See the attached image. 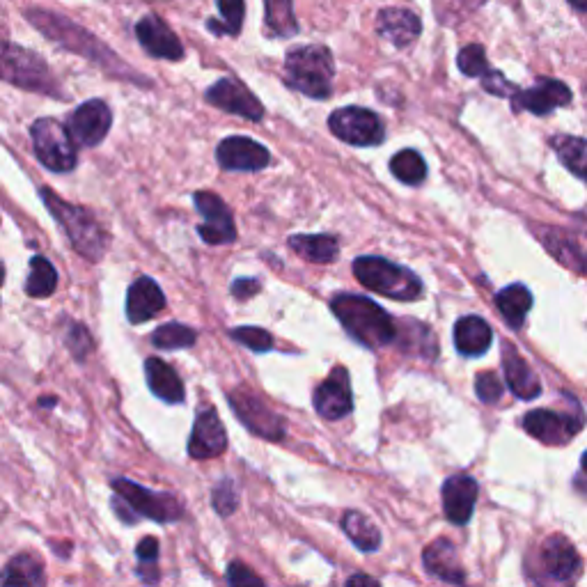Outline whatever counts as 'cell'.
<instances>
[{"label": "cell", "mask_w": 587, "mask_h": 587, "mask_svg": "<svg viewBox=\"0 0 587 587\" xmlns=\"http://www.w3.org/2000/svg\"><path fill=\"white\" fill-rule=\"evenodd\" d=\"M26 19L33 23L39 33L53 39V42H58L62 49L92 60L95 65L104 67L108 74H113L117 78H129L133 83L143 81V76L131 72L127 62L117 58L104 42H99L95 35L88 33V30L81 26H76V23L69 19L60 17V14L49 10H26Z\"/></svg>", "instance_id": "6da1fadb"}, {"label": "cell", "mask_w": 587, "mask_h": 587, "mask_svg": "<svg viewBox=\"0 0 587 587\" xmlns=\"http://www.w3.org/2000/svg\"><path fill=\"white\" fill-rule=\"evenodd\" d=\"M331 310L351 338L367 349H379L397 340L393 317L379 303L358 294H338L331 299Z\"/></svg>", "instance_id": "7a4b0ae2"}, {"label": "cell", "mask_w": 587, "mask_h": 587, "mask_svg": "<svg viewBox=\"0 0 587 587\" xmlns=\"http://www.w3.org/2000/svg\"><path fill=\"white\" fill-rule=\"evenodd\" d=\"M333 53L322 44L296 46L285 56V85L301 95L324 101L333 92Z\"/></svg>", "instance_id": "3957f363"}, {"label": "cell", "mask_w": 587, "mask_h": 587, "mask_svg": "<svg viewBox=\"0 0 587 587\" xmlns=\"http://www.w3.org/2000/svg\"><path fill=\"white\" fill-rule=\"evenodd\" d=\"M111 487L115 491L113 510L127 526L136 523L140 516L156 523H172L184 516L182 503L172 493H156L127 477H115Z\"/></svg>", "instance_id": "277c9868"}, {"label": "cell", "mask_w": 587, "mask_h": 587, "mask_svg": "<svg viewBox=\"0 0 587 587\" xmlns=\"http://www.w3.org/2000/svg\"><path fill=\"white\" fill-rule=\"evenodd\" d=\"M46 209L51 211V216L60 223V228L67 232L69 241L76 248L78 255H83L85 260L99 262L101 257L106 255V244L108 237L104 228H101L99 221L90 214L88 209L76 207L72 202L58 198L51 189H39Z\"/></svg>", "instance_id": "5b68a950"}, {"label": "cell", "mask_w": 587, "mask_h": 587, "mask_svg": "<svg viewBox=\"0 0 587 587\" xmlns=\"http://www.w3.org/2000/svg\"><path fill=\"white\" fill-rule=\"evenodd\" d=\"M0 81L37 95L62 97L60 85L46 60L19 44L0 42Z\"/></svg>", "instance_id": "8992f818"}, {"label": "cell", "mask_w": 587, "mask_h": 587, "mask_svg": "<svg viewBox=\"0 0 587 587\" xmlns=\"http://www.w3.org/2000/svg\"><path fill=\"white\" fill-rule=\"evenodd\" d=\"M354 276L360 285L393 301H418L425 292L416 273L383 257H358L354 262Z\"/></svg>", "instance_id": "52a82bcc"}, {"label": "cell", "mask_w": 587, "mask_h": 587, "mask_svg": "<svg viewBox=\"0 0 587 587\" xmlns=\"http://www.w3.org/2000/svg\"><path fill=\"white\" fill-rule=\"evenodd\" d=\"M30 136H33L37 161L46 170L65 175V172H72L76 168V143L69 129L56 117H39L30 127Z\"/></svg>", "instance_id": "ba28073f"}, {"label": "cell", "mask_w": 587, "mask_h": 587, "mask_svg": "<svg viewBox=\"0 0 587 587\" xmlns=\"http://www.w3.org/2000/svg\"><path fill=\"white\" fill-rule=\"evenodd\" d=\"M328 129L342 143L356 147L381 145L383 138H386V127H383L381 117L360 106H344L333 111L328 117Z\"/></svg>", "instance_id": "9c48e42d"}, {"label": "cell", "mask_w": 587, "mask_h": 587, "mask_svg": "<svg viewBox=\"0 0 587 587\" xmlns=\"http://www.w3.org/2000/svg\"><path fill=\"white\" fill-rule=\"evenodd\" d=\"M228 402L234 416L241 420V425L248 427V432L266 438V441H283L287 434L285 420L264 399L250 393L248 388H237L228 395Z\"/></svg>", "instance_id": "30bf717a"}, {"label": "cell", "mask_w": 587, "mask_h": 587, "mask_svg": "<svg viewBox=\"0 0 587 587\" xmlns=\"http://www.w3.org/2000/svg\"><path fill=\"white\" fill-rule=\"evenodd\" d=\"M193 205L200 211L205 221L200 223V237L209 246H225L237 241V225H234L232 209L225 205L223 198H218L211 191H198L193 195Z\"/></svg>", "instance_id": "8fae6325"}, {"label": "cell", "mask_w": 587, "mask_h": 587, "mask_svg": "<svg viewBox=\"0 0 587 587\" xmlns=\"http://www.w3.org/2000/svg\"><path fill=\"white\" fill-rule=\"evenodd\" d=\"M205 99L211 106L221 108V111L230 115H239L250 122L264 120V106L253 92L246 88V83H241L237 76H225L211 85L205 92Z\"/></svg>", "instance_id": "7c38bea8"}, {"label": "cell", "mask_w": 587, "mask_h": 587, "mask_svg": "<svg viewBox=\"0 0 587 587\" xmlns=\"http://www.w3.org/2000/svg\"><path fill=\"white\" fill-rule=\"evenodd\" d=\"M583 425L585 418L581 411L576 416H571V413L535 409L526 413V418H523V429L546 445H565L581 432Z\"/></svg>", "instance_id": "4fadbf2b"}, {"label": "cell", "mask_w": 587, "mask_h": 587, "mask_svg": "<svg viewBox=\"0 0 587 587\" xmlns=\"http://www.w3.org/2000/svg\"><path fill=\"white\" fill-rule=\"evenodd\" d=\"M113 127V113L104 99H90L69 117L67 129L74 143L81 147H97Z\"/></svg>", "instance_id": "5bb4252c"}, {"label": "cell", "mask_w": 587, "mask_h": 587, "mask_svg": "<svg viewBox=\"0 0 587 587\" xmlns=\"http://www.w3.org/2000/svg\"><path fill=\"white\" fill-rule=\"evenodd\" d=\"M225 450H228V432H225L221 416L214 406H202L189 436V457L207 461L221 457Z\"/></svg>", "instance_id": "9a60e30c"}, {"label": "cell", "mask_w": 587, "mask_h": 587, "mask_svg": "<svg viewBox=\"0 0 587 587\" xmlns=\"http://www.w3.org/2000/svg\"><path fill=\"white\" fill-rule=\"evenodd\" d=\"M312 404L315 411L324 420H342L354 411V395H351V381L349 372L342 365L328 374V379L322 381L312 395Z\"/></svg>", "instance_id": "2e32d148"}, {"label": "cell", "mask_w": 587, "mask_h": 587, "mask_svg": "<svg viewBox=\"0 0 587 587\" xmlns=\"http://www.w3.org/2000/svg\"><path fill=\"white\" fill-rule=\"evenodd\" d=\"M218 166L230 172H257L271 163V154L264 145L248 136L223 138L216 150Z\"/></svg>", "instance_id": "e0dca14e"}, {"label": "cell", "mask_w": 587, "mask_h": 587, "mask_svg": "<svg viewBox=\"0 0 587 587\" xmlns=\"http://www.w3.org/2000/svg\"><path fill=\"white\" fill-rule=\"evenodd\" d=\"M514 111H528L532 115H549L555 108L567 106L571 101V90L558 78H537V83L528 90H516L512 95Z\"/></svg>", "instance_id": "ac0fdd59"}, {"label": "cell", "mask_w": 587, "mask_h": 587, "mask_svg": "<svg viewBox=\"0 0 587 587\" xmlns=\"http://www.w3.org/2000/svg\"><path fill=\"white\" fill-rule=\"evenodd\" d=\"M136 37L145 46V51L154 58L179 62L184 60V46L172 28L163 21L159 14H147L136 23Z\"/></svg>", "instance_id": "d6986e66"}, {"label": "cell", "mask_w": 587, "mask_h": 587, "mask_svg": "<svg viewBox=\"0 0 587 587\" xmlns=\"http://www.w3.org/2000/svg\"><path fill=\"white\" fill-rule=\"evenodd\" d=\"M477 482L471 475H452L443 484V510L450 523L464 526L471 521L477 503Z\"/></svg>", "instance_id": "ffe728a7"}, {"label": "cell", "mask_w": 587, "mask_h": 587, "mask_svg": "<svg viewBox=\"0 0 587 587\" xmlns=\"http://www.w3.org/2000/svg\"><path fill=\"white\" fill-rule=\"evenodd\" d=\"M166 308V294L154 278L140 276L133 280L127 294V319L131 324H145Z\"/></svg>", "instance_id": "44dd1931"}, {"label": "cell", "mask_w": 587, "mask_h": 587, "mask_svg": "<svg viewBox=\"0 0 587 587\" xmlns=\"http://www.w3.org/2000/svg\"><path fill=\"white\" fill-rule=\"evenodd\" d=\"M542 565L553 581L571 583L581 574V555L567 537L553 535L542 546Z\"/></svg>", "instance_id": "7402d4cb"}, {"label": "cell", "mask_w": 587, "mask_h": 587, "mask_svg": "<svg viewBox=\"0 0 587 587\" xmlns=\"http://www.w3.org/2000/svg\"><path fill=\"white\" fill-rule=\"evenodd\" d=\"M377 33L395 46V49H406L411 46L422 33V23L411 10L402 7H386L377 14Z\"/></svg>", "instance_id": "603a6c76"}, {"label": "cell", "mask_w": 587, "mask_h": 587, "mask_svg": "<svg viewBox=\"0 0 587 587\" xmlns=\"http://www.w3.org/2000/svg\"><path fill=\"white\" fill-rule=\"evenodd\" d=\"M422 562H425L427 571L445 583H452L457 587H466V571L459 562L457 546L450 539H436L422 551Z\"/></svg>", "instance_id": "cb8c5ba5"}, {"label": "cell", "mask_w": 587, "mask_h": 587, "mask_svg": "<svg viewBox=\"0 0 587 587\" xmlns=\"http://www.w3.org/2000/svg\"><path fill=\"white\" fill-rule=\"evenodd\" d=\"M503 370L507 386H510L512 393L519 399H537L542 395V383H539L537 374L532 372L526 358H523L516 349L505 347Z\"/></svg>", "instance_id": "d4e9b609"}, {"label": "cell", "mask_w": 587, "mask_h": 587, "mask_svg": "<svg viewBox=\"0 0 587 587\" xmlns=\"http://www.w3.org/2000/svg\"><path fill=\"white\" fill-rule=\"evenodd\" d=\"M145 379L152 393L168 404H182L186 399L184 381L179 374L161 358H147L145 360Z\"/></svg>", "instance_id": "484cf974"}, {"label": "cell", "mask_w": 587, "mask_h": 587, "mask_svg": "<svg viewBox=\"0 0 587 587\" xmlns=\"http://www.w3.org/2000/svg\"><path fill=\"white\" fill-rule=\"evenodd\" d=\"M493 342L491 326L482 317L468 315L455 324V347L461 356L475 358L487 354Z\"/></svg>", "instance_id": "4316f807"}, {"label": "cell", "mask_w": 587, "mask_h": 587, "mask_svg": "<svg viewBox=\"0 0 587 587\" xmlns=\"http://www.w3.org/2000/svg\"><path fill=\"white\" fill-rule=\"evenodd\" d=\"M0 587H46L42 562L30 553L14 555L0 574Z\"/></svg>", "instance_id": "83f0119b"}, {"label": "cell", "mask_w": 587, "mask_h": 587, "mask_svg": "<svg viewBox=\"0 0 587 587\" xmlns=\"http://www.w3.org/2000/svg\"><path fill=\"white\" fill-rule=\"evenodd\" d=\"M289 246L296 255H301L303 260L315 262V264H331L338 257V239L331 234H294L289 237Z\"/></svg>", "instance_id": "f1b7e54d"}, {"label": "cell", "mask_w": 587, "mask_h": 587, "mask_svg": "<svg viewBox=\"0 0 587 587\" xmlns=\"http://www.w3.org/2000/svg\"><path fill=\"white\" fill-rule=\"evenodd\" d=\"M264 26L269 37L285 39L299 33L294 0H264Z\"/></svg>", "instance_id": "f546056e"}, {"label": "cell", "mask_w": 587, "mask_h": 587, "mask_svg": "<svg viewBox=\"0 0 587 587\" xmlns=\"http://www.w3.org/2000/svg\"><path fill=\"white\" fill-rule=\"evenodd\" d=\"M496 308L500 315L505 317V322L512 328H519L526 322L528 312L532 308V294L526 285H510L500 289L496 294Z\"/></svg>", "instance_id": "4dcf8cb0"}, {"label": "cell", "mask_w": 587, "mask_h": 587, "mask_svg": "<svg viewBox=\"0 0 587 587\" xmlns=\"http://www.w3.org/2000/svg\"><path fill=\"white\" fill-rule=\"evenodd\" d=\"M342 530L347 532L351 544L363 553H374L381 546V532L363 512L351 510L342 516Z\"/></svg>", "instance_id": "1f68e13d"}, {"label": "cell", "mask_w": 587, "mask_h": 587, "mask_svg": "<svg viewBox=\"0 0 587 587\" xmlns=\"http://www.w3.org/2000/svg\"><path fill=\"white\" fill-rule=\"evenodd\" d=\"M549 145L558 154V159L565 163L578 179L587 182V140L578 136H555Z\"/></svg>", "instance_id": "d6a6232c"}, {"label": "cell", "mask_w": 587, "mask_h": 587, "mask_svg": "<svg viewBox=\"0 0 587 587\" xmlns=\"http://www.w3.org/2000/svg\"><path fill=\"white\" fill-rule=\"evenodd\" d=\"M58 287V271L46 257L35 255L30 260V273L26 280V294L33 296V299H46L56 292Z\"/></svg>", "instance_id": "836d02e7"}, {"label": "cell", "mask_w": 587, "mask_h": 587, "mask_svg": "<svg viewBox=\"0 0 587 587\" xmlns=\"http://www.w3.org/2000/svg\"><path fill=\"white\" fill-rule=\"evenodd\" d=\"M221 19H209L207 30L214 35H230L237 37L244 28L246 17V3L244 0H216Z\"/></svg>", "instance_id": "e575fe53"}, {"label": "cell", "mask_w": 587, "mask_h": 587, "mask_svg": "<svg viewBox=\"0 0 587 587\" xmlns=\"http://www.w3.org/2000/svg\"><path fill=\"white\" fill-rule=\"evenodd\" d=\"M390 172H393L402 184L418 186L425 182L427 177V163L416 150H402L393 156V161H390Z\"/></svg>", "instance_id": "d590c367"}, {"label": "cell", "mask_w": 587, "mask_h": 587, "mask_svg": "<svg viewBox=\"0 0 587 587\" xmlns=\"http://www.w3.org/2000/svg\"><path fill=\"white\" fill-rule=\"evenodd\" d=\"M195 340H198V333H195L193 328L177 324V322L163 324L152 333V344L156 349H163V351L189 349L193 347Z\"/></svg>", "instance_id": "8d00e7d4"}, {"label": "cell", "mask_w": 587, "mask_h": 587, "mask_svg": "<svg viewBox=\"0 0 587 587\" xmlns=\"http://www.w3.org/2000/svg\"><path fill=\"white\" fill-rule=\"evenodd\" d=\"M457 67H459L461 74L471 76V78H482L491 69L487 53H484L480 44L464 46V49H461L459 56H457Z\"/></svg>", "instance_id": "74e56055"}, {"label": "cell", "mask_w": 587, "mask_h": 587, "mask_svg": "<svg viewBox=\"0 0 587 587\" xmlns=\"http://www.w3.org/2000/svg\"><path fill=\"white\" fill-rule=\"evenodd\" d=\"M230 338L234 342L244 344V347H248L250 351H255V354H266V351L273 349V335L269 331H264V328H257V326L232 328Z\"/></svg>", "instance_id": "f35d334b"}, {"label": "cell", "mask_w": 587, "mask_h": 587, "mask_svg": "<svg viewBox=\"0 0 587 587\" xmlns=\"http://www.w3.org/2000/svg\"><path fill=\"white\" fill-rule=\"evenodd\" d=\"M65 342L76 360H85L92 354V349H95V340H92L88 328L78 322H72V319H67Z\"/></svg>", "instance_id": "ab89813d"}, {"label": "cell", "mask_w": 587, "mask_h": 587, "mask_svg": "<svg viewBox=\"0 0 587 587\" xmlns=\"http://www.w3.org/2000/svg\"><path fill=\"white\" fill-rule=\"evenodd\" d=\"M211 505H214V510L221 516H230L237 512L239 496L230 477H225V480L218 482L214 491H211Z\"/></svg>", "instance_id": "60d3db41"}, {"label": "cell", "mask_w": 587, "mask_h": 587, "mask_svg": "<svg viewBox=\"0 0 587 587\" xmlns=\"http://www.w3.org/2000/svg\"><path fill=\"white\" fill-rule=\"evenodd\" d=\"M225 578H228V587H266V583L262 581V578L257 576L255 571L250 569L248 565H244V562H239V560L230 562L228 574H225Z\"/></svg>", "instance_id": "b9f144b4"}, {"label": "cell", "mask_w": 587, "mask_h": 587, "mask_svg": "<svg viewBox=\"0 0 587 587\" xmlns=\"http://www.w3.org/2000/svg\"><path fill=\"white\" fill-rule=\"evenodd\" d=\"M475 393L484 404H496L503 397V383L493 372H482L475 379Z\"/></svg>", "instance_id": "7bdbcfd3"}, {"label": "cell", "mask_w": 587, "mask_h": 587, "mask_svg": "<svg viewBox=\"0 0 587 587\" xmlns=\"http://www.w3.org/2000/svg\"><path fill=\"white\" fill-rule=\"evenodd\" d=\"M482 88L487 90V92H491V95H496V97H507V99H512L514 92L519 90L514 83L507 81V78H505L503 74H500V72H493V69H489V72L482 76Z\"/></svg>", "instance_id": "ee69618b"}, {"label": "cell", "mask_w": 587, "mask_h": 587, "mask_svg": "<svg viewBox=\"0 0 587 587\" xmlns=\"http://www.w3.org/2000/svg\"><path fill=\"white\" fill-rule=\"evenodd\" d=\"M262 285L257 278H237L232 283V296L239 301H246V299H253V296L260 292Z\"/></svg>", "instance_id": "f6af8a7d"}, {"label": "cell", "mask_w": 587, "mask_h": 587, "mask_svg": "<svg viewBox=\"0 0 587 587\" xmlns=\"http://www.w3.org/2000/svg\"><path fill=\"white\" fill-rule=\"evenodd\" d=\"M136 555H138L140 562L152 565V562L159 560V542H156L154 537H145L143 542L136 546Z\"/></svg>", "instance_id": "bcb514c9"}, {"label": "cell", "mask_w": 587, "mask_h": 587, "mask_svg": "<svg viewBox=\"0 0 587 587\" xmlns=\"http://www.w3.org/2000/svg\"><path fill=\"white\" fill-rule=\"evenodd\" d=\"M138 576L143 578L147 585H156V583H159V567H156V562H152V565H147V562H140Z\"/></svg>", "instance_id": "7dc6e473"}, {"label": "cell", "mask_w": 587, "mask_h": 587, "mask_svg": "<svg viewBox=\"0 0 587 587\" xmlns=\"http://www.w3.org/2000/svg\"><path fill=\"white\" fill-rule=\"evenodd\" d=\"M344 587H381V585H379L377 578H372L367 574H354Z\"/></svg>", "instance_id": "c3c4849f"}, {"label": "cell", "mask_w": 587, "mask_h": 587, "mask_svg": "<svg viewBox=\"0 0 587 587\" xmlns=\"http://www.w3.org/2000/svg\"><path fill=\"white\" fill-rule=\"evenodd\" d=\"M569 5L578 12H587V0H569Z\"/></svg>", "instance_id": "681fc988"}, {"label": "cell", "mask_w": 587, "mask_h": 587, "mask_svg": "<svg viewBox=\"0 0 587 587\" xmlns=\"http://www.w3.org/2000/svg\"><path fill=\"white\" fill-rule=\"evenodd\" d=\"M39 406H49V409H51V406H56V397H49V399L42 397V399H39Z\"/></svg>", "instance_id": "f907efd6"}, {"label": "cell", "mask_w": 587, "mask_h": 587, "mask_svg": "<svg viewBox=\"0 0 587 587\" xmlns=\"http://www.w3.org/2000/svg\"><path fill=\"white\" fill-rule=\"evenodd\" d=\"M3 280H5V266L0 262V287H3Z\"/></svg>", "instance_id": "816d5d0a"}, {"label": "cell", "mask_w": 587, "mask_h": 587, "mask_svg": "<svg viewBox=\"0 0 587 587\" xmlns=\"http://www.w3.org/2000/svg\"><path fill=\"white\" fill-rule=\"evenodd\" d=\"M583 471L587 473V452H585V455H583Z\"/></svg>", "instance_id": "f5cc1de1"}]
</instances>
